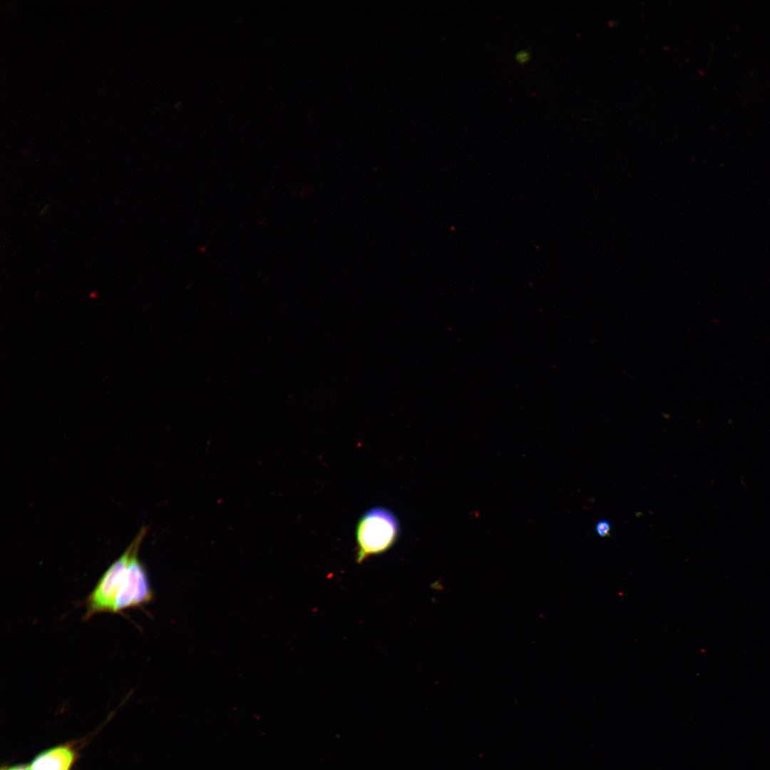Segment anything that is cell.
Here are the masks:
<instances>
[{"instance_id": "obj_1", "label": "cell", "mask_w": 770, "mask_h": 770, "mask_svg": "<svg viewBox=\"0 0 770 770\" xmlns=\"http://www.w3.org/2000/svg\"><path fill=\"white\" fill-rule=\"evenodd\" d=\"M399 534V520L391 510L383 507L368 510L356 526V562L361 563L371 556L386 553L396 543Z\"/></svg>"}, {"instance_id": "obj_2", "label": "cell", "mask_w": 770, "mask_h": 770, "mask_svg": "<svg viewBox=\"0 0 770 770\" xmlns=\"http://www.w3.org/2000/svg\"><path fill=\"white\" fill-rule=\"evenodd\" d=\"M146 533L147 528L143 526L124 553L110 565L98 580L87 597L85 619H89L96 614L113 612L115 598L129 562L134 551L140 547Z\"/></svg>"}, {"instance_id": "obj_3", "label": "cell", "mask_w": 770, "mask_h": 770, "mask_svg": "<svg viewBox=\"0 0 770 770\" xmlns=\"http://www.w3.org/2000/svg\"><path fill=\"white\" fill-rule=\"evenodd\" d=\"M139 549L134 551L129 562L116 594L112 612L141 607L154 598L147 570L138 559Z\"/></svg>"}, {"instance_id": "obj_4", "label": "cell", "mask_w": 770, "mask_h": 770, "mask_svg": "<svg viewBox=\"0 0 770 770\" xmlns=\"http://www.w3.org/2000/svg\"><path fill=\"white\" fill-rule=\"evenodd\" d=\"M76 759L74 746L68 743L41 752L29 767V770H71Z\"/></svg>"}, {"instance_id": "obj_5", "label": "cell", "mask_w": 770, "mask_h": 770, "mask_svg": "<svg viewBox=\"0 0 770 770\" xmlns=\"http://www.w3.org/2000/svg\"><path fill=\"white\" fill-rule=\"evenodd\" d=\"M595 530L599 536L605 537L610 533V524L607 520H602L597 523Z\"/></svg>"}, {"instance_id": "obj_6", "label": "cell", "mask_w": 770, "mask_h": 770, "mask_svg": "<svg viewBox=\"0 0 770 770\" xmlns=\"http://www.w3.org/2000/svg\"><path fill=\"white\" fill-rule=\"evenodd\" d=\"M531 58L530 52L526 49H521L516 52L515 54V61L520 64L527 63Z\"/></svg>"}, {"instance_id": "obj_7", "label": "cell", "mask_w": 770, "mask_h": 770, "mask_svg": "<svg viewBox=\"0 0 770 770\" xmlns=\"http://www.w3.org/2000/svg\"><path fill=\"white\" fill-rule=\"evenodd\" d=\"M1 770H29V766L24 764H16L11 766L4 767L1 769Z\"/></svg>"}]
</instances>
